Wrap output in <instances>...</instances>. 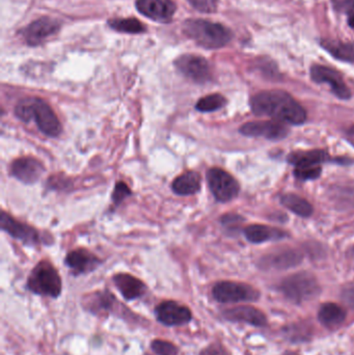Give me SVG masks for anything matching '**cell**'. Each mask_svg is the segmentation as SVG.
<instances>
[{
    "instance_id": "obj_13",
    "label": "cell",
    "mask_w": 354,
    "mask_h": 355,
    "mask_svg": "<svg viewBox=\"0 0 354 355\" xmlns=\"http://www.w3.org/2000/svg\"><path fill=\"white\" fill-rule=\"evenodd\" d=\"M136 8L143 16L161 23L170 22L176 12L172 0H136Z\"/></svg>"
},
{
    "instance_id": "obj_27",
    "label": "cell",
    "mask_w": 354,
    "mask_h": 355,
    "mask_svg": "<svg viewBox=\"0 0 354 355\" xmlns=\"http://www.w3.org/2000/svg\"><path fill=\"white\" fill-rule=\"evenodd\" d=\"M265 262L268 267H274L276 269L289 268L301 262V256L294 252H284L274 254L272 258L269 257L268 261Z\"/></svg>"
},
{
    "instance_id": "obj_12",
    "label": "cell",
    "mask_w": 354,
    "mask_h": 355,
    "mask_svg": "<svg viewBox=\"0 0 354 355\" xmlns=\"http://www.w3.org/2000/svg\"><path fill=\"white\" fill-rule=\"evenodd\" d=\"M60 22L55 19L43 17V18L33 21L28 26L25 27L21 31V35L28 45L37 46L50 35L57 33L60 31Z\"/></svg>"
},
{
    "instance_id": "obj_9",
    "label": "cell",
    "mask_w": 354,
    "mask_h": 355,
    "mask_svg": "<svg viewBox=\"0 0 354 355\" xmlns=\"http://www.w3.org/2000/svg\"><path fill=\"white\" fill-rule=\"evenodd\" d=\"M156 319L166 327H180L193 320V313L186 306L166 300L155 309Z\"/></svg>"
},
{
    "instance_id": "obj_28",
    "label": "cell",
    "mask_w": 354,
    "mask_h": 355,
    "mask_svg": "<svg viewBox=\"0 0 354 355\" xmlns=\"http://www.w3.org/2000/svg\"><path fill=\"white\" fill-rule=\"evenodd\" d=\"M227 104V99L220 94H211L197 101L195 110L201 112H212L220 110Z\"/></svg>"
},
{
    "instance_id": "obj_7",
    "label": "cell",
    "mask_w": 354,
    "mask_h": 355,
    "mask_svg": "<svg viewBox=\"0 0 354 355\" xmlns=\"http://www.w3.org/2000/svg\"><path fill=\"white\" fill-rule=\"evenodd\" d=\"M33 120L42 133L50 137H60L62 126L51 107L39 98H30Z\"/></svg>"
},
{
    "instance_id": "obj_31",
    "label": "cell",
    "mask_w": 354,
    "mask_h": 355,
    "mask_svg": "<svg viewBox=\"0 0 354 355\" xmlns=\"http://www.w3.org/2000/svg\"><path fill=\"white\" fill-rule=\"evenodd\" d=\"M131 194H132V192H131L128 185L124 183V182H118V183L116 184V187H114V192H112V200H114L116 206H118V205L122 204L127 198H129Z\"/></svg>"
},
{
    "instance_id": "obj_4",
    "label": "cell",
    "mask_w": 354,
    "mask_h": 355,
    "mask_svg": "<svg viewBox=\"0 0 354 355\" xmlns=\"http://www.w3.org/2000/svg\"><path fill=\"white\" fill-rule=\"evenodd\" d=\"M280 290L293 304H303L320 293V286L311 273L299 272L285 279L281 284Z\"/></svg>"
},
{
    "instance_id": "obj_35",
    "label": "cell",
    "mask_w": 354,
    "mask_h": 355,
    "mask_svg": "<svg viewBox=\"0 0 354 355\" xmlns=\"http://www.w3.org/2000/svg\"><path fill=\"white\" fill-rule=\"evenodd\" d=\"M342 300L345 304L354 308V285L349 286L343 290Z\"/></svg>"
},
{
    "instance_id": "obj_23",
    "label": "cell",
    "mask_w": 354,
    "mask_h": 355,
    "mask_svg": "<svg viewBox=\"0 0 354 355\" xmlns=\"http://www.w3.org/2000/svg\"><path fill=\"white\" fill-rule=\"evenodd\" d=\"M322 46L337 60L354 64V43L351 42L324 41Z\"/></svg>"
},
{
    "instance_id": "obj_34",
    "label": "cell",
    "mask_w": 354,
    "mask_h": 355,
    "mask_svg": "<svg viewBox=\"0 0 354 355\" xmlns=\"http://www.w3.org/2000/svg\"><path fill=\"white\" fill-rule=\"evenodd\" d=\"M200 355H231L226 347L220 343L211 344V345L202 350Z\"/></svg>"
},
{
    "instance_id": "obj_10",
    "label": "cell",
    "mask_w": 354,
    "mask_h": 355,
    "mask_svg": "<svg viewBox=\"0 0 354 355\" xmlns=\"http://www.w3.org/2000/svg\"><path fill=\"white\" fill-rule=\"evenodd\" d=\"M311 77L315 83H328L335 96L347 100L351 97V89L343 80L338 71L326 66H314L311 69Z\"/></svg>"
},
{
    "instance_id": "obj_36",
    "label": "cell",
    "mask_w": 354,
    "mask_h": 355,
    "mask_svg": "<svg viewBox=\"0 0 354 355\" xmlns=\"http://www.w3.org/2000/svg\"><path fill=\"white\" fill-rule=\"evenodd\" d=\"M348 24L349 26L353 27V28H354V16L349 17Z\"/></svg>"
},
{
    "instance_id": "obj_2",
    "label": "cell",
    "mask_w": 354,
    "mask_h": 355,
    "mask_svg": "<svg viewBox=\"0 0 354 355\" xmlns=\"http://www.w3.org/2000/svg\"><path fill=\"white\" fill-rule=\"evenodd\" d=\"M183 33L206 49L224 47L230 43L233 37L230 29L224 25L203 19H189L185 21Z\"/></svg>"
},
{
    "instance_id": "obj_15",
    "label": "cell",
    "mask_w": 354,
    "mask_h": 355,
    "mask_svg": "<svg viewBox=\"0 0 354 355\" xmlns=\"http://www.w3.org/2000/svg\"><path fill=\"white\" fill-rule=\"evenodd\" d=\"M0 225L2 231L6 232L12 238L21 240L24 243L35 244L39 242V234L33 227L16 220L4 211H2L0 216Z\"/></svg>"
},
{
    "instance_id": "obj_18",
    "label": "cell",
    "mask_w": 354,
    "mask_h": 355,
    "mask_svg": "<svg viewBox=\"0 0 354 355\" xmlns=\"http://www.w3.org/2000/svg\"><path fill=\"white\" fill-rule=\"evenodd\" d=\"M114 283L126 300H137L147 291V287L141 279L128 273H118L114 275Z\"/></svg>"
},
{
    "instance_id": "obj_37",
    "label": "cell",
    "mask_w": 354,
    "mask_h": 355,
    "mask_svg": "<svg viewBox=\"0 0 354 355\" xmlns=\"http://www.w3.org/2000/svg\"><path fill=\"white\" fill-rule=\"evenodd\" d=\"M285 355H297V354H291V352H288V354H286Z\"/></svg>"
},
{
    "instance_id": "obj_14",
    "label": "cell",
    "mask_w": 354,
    "mask_h": 355,
    "mask_svg": "<svg viewBox=\"0 0 354 355\" xmlns=\"http://www.w3.org/2000/svg\"><path fill=\"white\" fill-rule=\"evenodd\" d=\"M12 176L24 184H33L39 181L45 173V168L39 160L31 157L19 158L10 166Z\"/></svg>"
},
{
    "instance_id": "obj_25",
    "label": "cell",
    "mask_w": 354,
    "mask_h": 355,
    "mask_svg": "<svg viewBox=\"0 0 354 355\" xmlns=\"http://www.w3.org/2000/svg\"><path fill=\"white\" fill-rule=\"evenodd\" d=\"M114 304H116V298L110 292H98L91 296L87 308L91 312L98 314V313L107 312V311L112 310Z\"/></svg>"
},
{
    "instance_id": "obj_5",
    "label": "cell",
    "mask_w": 354,
    "mask_h": 355,
    "mask_svg": "<svg viewBox=\"0 0 354 355\" xmlns=\"http://www.w3.org/2000/svg\"><path fill=\"white\" fill-rule=\"evenodd\" d=\"M212 295L220 304L256 302L259 300L260 292L247 284L236 282H220L212 289Z\"/></svg>"
},
{
    "instance_id": "obj_8",
    "label": "cell",
    "mask_w": 354,
    "mask_h": 355,
    "mask_svg": "<svg viewBox=\"0 0 354 355\" xmlns=\"http://www.w3.org/2000/svg\"><path fill=\"white\" fill-rule=\"evenodd\" d=\"M176 68L187 78L197 83H205L211 79V69L205 58L195 54H185L177 58Z\"/></svg>"
},
{
    "instance_id": "obj_33",
    "label": "cell",
    "mask_w": 354,
    "mask_h": 355,
    "mask_svg": "<svg viewBox=\"0 0 354 355\" xmlns=\"http://www.w3.org/2000/svg\"><path fill=\"white\" fill-rule=\"evenodd\" d=\"M334 6L339 12L354 16V0H334Z\"/></svg>"
},
{
    "instance_id": "obj_6",
    "label": "cell",
    "mask_w": 354,
    "mask_h": 355,
    "mask_svg": "<svg viewBox=\"0 0 354 355\" xmlns=\"http://www.w3.org/2000/svg\"><path fill=\"white\" fill-rule=\"evenodd\" d=\"M207 182L212 194L218 202H230L238 196L240 189L238 182L222 168H210L207 172Z\"/></svg>"
},
{
    "instance_id": "obj_20",
    "label": "cell",
    "mask_w": 354,
    "mask_h": 355,
    "mask_svg": "<svg viewBox=\"0 0 354 355\" xmlns=\"http://www.w3.org/2000/svg\"><path fill=\"white\" fill-rule=\"evenodd\" d=\"M320 323L328 329H336L346 320V311L337 304L328 302L322 304L318 312Z\"/></svg>"
},
{
    "instance_id": "obj_11",
    "label": "cell",
    "mask_w": 354,
    "mask_h": 355,
    "mask_svg": "<svg viewBox=\"0 0 354 355\" xmlns=\"http://www.w3.org/2000/svg\"><path fill=\"white\" fill-rule=\"evenodd\" d=\"M240 132L247 137H265L267 139H282L289 133L288 127L278 121H258L243 125Z\"/></svg>"
},
{
    "instance_id": "obj_30",
    "label": "cell",
    "mask_w": 354,
    "mask_h": 355,
    "mask_svg": "<svg viewBox=\"0 0 354 355\" xmlns=\"http://www.w3.org/2000/svg\"><path fill=\"white\" fill-rule=\"evenodd\" d=\"M321 166H297L294 175L299 179L307 181V180H315L321 175Z\"/></svg>"
},
{
    "instance_id": "obj_26",
    "label": "cell",
    "mask_w": 354,
    "mask_h": 355,
    "mask_svg": "<svg viewBox=\"0 0 354 355\" xmlns=\"http://www.w3.org/2000/svg\"><path fill=\"white\" fill-rule=\"evenodd\" d=\"M108 25L118 33H143L145 31V25L137 19H114L108 21Z\"/></svg>"
},
{
    "instance_id": "obj_3",
    "label": "cell",
    "mask_w": 354,
    "mask_h": 355,
    "mask_svg": "<svg viewBox=\"0 0 354 355\" xmlns=\"http://www.w3.org/2000/svg\"><path fill=\"white\" fill-rule=\"evenodd\" d=\"M27 288L37 295L57 298L62 293V279L52 264L47 261H42L29 275Z\"/></svg>"
},
{
    "instance_id": "obj_16",
    "label": "cell",
    "mask_w": 354,
    "mask_h": 355,
    "mask_svg": "<svg viewBox=\"0 0 354 355\" xmlns=\"http://www.w3.org/2000/svg\"><path fill=\"white\" fill-rule=\"evenodd\" d=\"M222 316L232 322H243L254 327H262L267 324L265 314L258 309L249 306H236L222 312Z\"/></svg>"
},
{
    "instance_id": "obj_22",
    "label": "cell",
    "mask_w": 354,
    "mask_h": 355,
    "mask_svg": "<svg viewBox=\"0 0 354 355\" xmlns=\"http://www.w3.org/2000/svg\"><path fill=\"white\" fill-rule=\"evenodd\" d=\"M289 162L297 166H320V164L330 160V156L324 151L294 152L288 157Z\"/></svg>"
},
{
    "instance_id": "obj_24",
    "label": "cell",
    "mask_w": 354,
    "mask_h": 355,
    "mask_svg": "<svg viewBox=\"0 0 354 355\" xmlns=\"http://www.w3.org/2000/svg\"><path fill=\"white\" fill-rule=\"evenodd\" d=\"M282 204L289 210L301 217L311 216L313 213V207L305 198L297 194H285L282 196Z\"/></svg>"
},
{
    "instance_id": "obj_19",
    "label": "cell",
    "mask_w": 354,
    "mask_h": 355,
    "mask_svg": "<svg viewBox=\"0 0 354 355\" xmlns=\"http://www.w3.org/2000/svg\"><path fill=\"white\" fill-rule=\"evenodd\" d=\"M201 175L195 171H187L177 177L172 184V189L178 196H193L201 189Z\"/></svg>"
},
{
    "instance_id": "obj_17",
    "label": "cell",
    "mask_w": 354,
    "mask_h": 355,
    "mask_svg": "<svg viewBox=\"0 0 354 355\" xmlns=\"http://www.w3.org/2000/svg\"><path fill=\"white\" fill-rule=\"evenodd\" d=\"M100 263V259L87 250H75L66 257V264L76 275L91 272L99 266Z\"/></svg>"
},
{
    "instance_id": "obj_1",
    "label": "cell",
    "mask_w": 354,
    "mask_h": 355,
    "mask_svg": "<svg viewBox=\"0 0 354 355\" xmlns=\"http://www.w3.org/2000/svg\"><path fill=\"white\" fill-rule=\"evenodd\" d=\"M254 114L270 116L278 122L301 125L307 119L305 108L288 93L283 91H264L251 100Z\"/></svg>"
},
{
    "instance_id": "obj_21",
    "label": "cell",
    "mask_w": 354,
    "mask_h": 355,
    "mask_svg": "<svg viewBox=\"0 0 354 355\" xmlns=\"http://www.w3.org/2000/svg\"><path fill=\"white\" fill-rule=\"evenodd\" d=\"M245 237L251 243H262L270 240H278L286 237V233L276 229V227H266V225H249L245 229Z\"/></svg>"
},
{
    "instance_id": "obj_29",
    "label": "cell",
    "mask_w": 354,
    "mask_h": 355,
    "mask_svg": "<svg viewBox=\"0 0 354 355\" xmlns=\"http://www.w3.org/2000/svg\"><path fill=\"white\" fill-rule=\"evenodd\" d=\"M153 355H178L179 349L176 345L163 340H155L151 343Z\"/></svg>"
},
{
    "instance_id": "obj_32",
    "label": "cell",
    "mask_w": 354,
    "mask_h": 355,
    "mask_svg": "<svg viewBox=\"0 0 354 355\" xmlns=\"http://www.w3.org/2000/svg\"><path fill=\"white\" fill-rule=\"evenodd\" d=\"M187 1L201 12H213L218 8V0H187Z\"/></svg>"
}]
</instances>
